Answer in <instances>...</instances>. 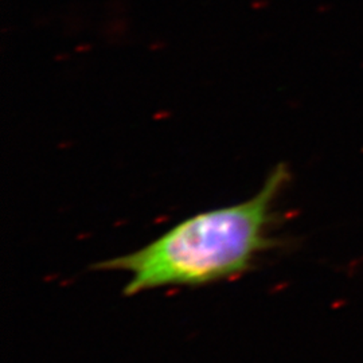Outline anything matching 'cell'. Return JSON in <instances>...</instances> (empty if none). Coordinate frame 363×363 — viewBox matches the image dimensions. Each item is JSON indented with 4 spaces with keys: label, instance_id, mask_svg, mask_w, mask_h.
Segmentation results:
<instances>
[{
    "label": "cell",
    "instance_id": "1",
    "mask_svg": "<svg viewBox=\"0 0 363 363\" xmlns=\"http://www.w3.org/2000/svg\"><path fill=\"white\" fill-rule=\"evenodd\" d=\"M289 178L286 164H279L247 201L195 214L145 247L100 261L91 269L128 273L125 296L237 279L253 269L259 255L283 245L268 232L274 201Z\"/></svg>",
    "mask_w": 363,
    "mask_h": 363
}]
</instances>
